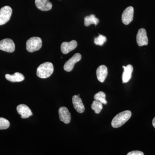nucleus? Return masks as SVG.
<instances>
[{"label":"nucleus","mask_w":155,"mask_h":155,"mask_svg":"<svg viewBox=\"0 0 155 155\" xmlns=\"http://www.w3.org/2000/svg\"><path fill=\"white\" fill-rule=\"evenodd\" d=\"M124 72L122 75V82L127 83L129 81L131 78L132 72L133 71V67L132 65H128L126 67L123 66Z\"/></svg>","instance_id":"15"},{"label":"nucleus","mask_w":155,"mask_h":155,"mask_svg":"<svg viewBox=\"0 0 155 155\" xmlns=\"http://www.w3.org/2000/svg\"><path fill=\"white\" fill-rule=\"evenodd\" d=\"M152 124L153 126V127H154V128H155V117H154V119H153L152 121Z\"/></svg>","instance_id":"23"},{"label":"nucleus","mask_w":155,"mask_h":155,"mask_svg":"<svg viewBox=\"0 0 155 155\" xmlns=\"http://www.w3.org/2000/svg\"><path fill=\"white\" fill-rule=\"evenodd\" d=\"M26 50L29 52L38 51L42 47L41 39L38 37L31 38L26 42Z\"/></svg>","instance_id":"3"},{"label":"nucleus","mask_w":155,"mask_h":155,"mask_svg":"<svg viewBox=\"0 0 155 155\" xmlns=\"http://www.w3.org/2000/svg\"><path fill=\"white\" fill-rule=\"evenodd\" d=\"M59 118L60 120L65 124H69L71 121V114L66 107H63L59 110Z\"/></svg>","instance_id":"9"},{"label":"nucleus","mask_w":155,"mask_h":155,"mask_svg":"<svg viewBox=\"0 0 155 155\" xmlns=\"http://www.w3.org/2000/svg\"><path fill=\"white\" fill-rule=\"evenodd\" d=\"M107 38L102 35H99L98 37L94 38L95 44L97 45L102 46L107 41Z\"/></svg>","instance_id":"20"},{"label":"nucleus","mask_w":155,"mask_h":155,"mask_svg":"<svg viewBox=\"0 0 155 155\" xmlns=\"http://www.w3.org/2000/svg\"><path fill=\"white\" fill-rule=\"evenodd\" d=\"M81 55L79 53L75 54L72 58L67 61L64 65V69L67 72H70L72 71L75 64L81 60Z\"/></svg>","instance_id":"6"},{"label":"nucleus","mask_w":155,"mask_h":155,"mask_svg":"<svg viewBox=\"0 0 155 155\" xmlns=\"http://www.w3.org/2000/svg\"><path fill=\"white\" fill-rule=\"evenodd\" d=\"M134 9L131 6L127 7L123 11L122 16V22L125 25L130 24L133 20Z\"/></svg>","instance_id":"7"},{"label":"nucleus","mask_w":155,"mask_h":155,"mask_svg":"<svg viewBox=\"0 0 155 155\" xmlns=\"http://www.w3.org/2000/svg\"><path fill=\"white\" fill-rule=\"evenodd\" d=\"M97 78L100 82H104L107 76L108 69L105 65H101L97 69Z\"/></svg>","instance_id":"14"},{"label":"nucleus","mask_w":155,"mask_h":155,"mask_svg":"<svg viewBox=\"0 0 155 155\" xmlns=\"http://www.w3.org/2000/svg\"><path fill=\"white\" fill-rule=\"evenodd\" d=\"M77 42L72 40L70 42H64L61 44V52L64 54H67L75 49L77 46Z\"/></svg>","instance_id":"10"},{"label":"nucleus","mask_w":155,"mask_h":155,"mask_svg":"<svg viewBox=\"0 0 155 155\" xmlns=\"http://www.w3.org/2000/svg\"><path fill=\"white\" fill-rule=\"evenodd\" d=\"M131 114V112L129 110L123 111L117 114L111 122L112 127L114 128L121 127L130 119Z\"/></svg>","instance_id":"1"},{"label":"nucleus","mask_w":155,"mask_h":155,"mask_svg":"<svg viewBox=\"0 0 155 155\" xmlns=\"http://www.w3.org/2000/svg\"><path fill=\"white\" fill-rule=\"evenodd\" d=\"M5 78L7 80L12 82H20L25 79L24 75L19 72H15L13 75L6 74Z\"/></svg>","instance_id":"16"},{"label":"nucleus","mask_w":155,"mask_h":155,"mask_svg":"<svg viewBox=\"0 0 155 155\" xmlns=\"http://www.w3.org/2000/svg\"><path fill=\"white\" fill-rule=\"evenodd\" d=\"M99 22V20L96 18L94 14H91L90 16L85 17L84 19V24L85 26H89L91 24L97 25Z\"/></svg>","instance_id":"17"},{"label":"nucleus","mask_w":155,"mask_h":155,"mask_svg":"<svg viewBox=\"0 0 155 155\" xmlns=\"http://www.w3.org/2000/svg\"><path fill=\"white\" fill-rule=\"evenodd\" d=\"M11 7L6 6L0 9V25H3L8 22L12 15Z\"/></svg>","instance_id":"4"},{"label":"nucleus","mask_w":155,"mask_h":155,"mask_svg":"<svg viewBox=\"0 0 155 155\" xmlns=\"http://www.w3.org/2000/svg\"><path fill=\"white\" fill-rule=\"evenodd\" d=\"M91 107V109L95 111L96 114H99L103 109V104L95 100L93 102Z\"/></svg>","instance_id":"19"},{"label":"nucleus","mask_w":155,"mask_h":155,"mask_svg":"<svg viewBox=\"0 0 155 155\" xmlns=\"http://www.w3.org/2000/svg\"><path fill=\"white\" fill-rule=\"evenodd\" d=\"M17 110L22 119L28 118L32 115V112L30 108L25 104L19 105L17 107Z\"/></svg>","instance_id":"11"},{"label":"nucleus","mask_w":155,"mask_h":155,"mask_svg":"<svg viewBox=\"0 0 155 155\" xmlns=\"http://www.w3.org/2000/svg\"><path fill=\"white\" fill-rule=\"evenodd\" d=\"M94 99L100 101L104 105L107 104V102L106 100V94L103 91H100L95 95Z\"/></svg>","instance_id":"18"},{"label":"nucleus","mask_w":155,"mask_h":155,"mask_svg":"<svg viewBox=\"0 0 155 155\" xmlns=\"http://www.w3.org/2000/svg\"><path fill=\"white\" fill-rule=\"evenodd\" d=\"M37 8L42 11H48L51 9L52 4L49 0H35Z\"/></svg>","instance_id":"12"},{"label":"nucleus","mask_w":155,"mask_h":155,"mask_svg":"<svg viewBox=\"0 0 155 155\" xmlns=\"http://www.w3.org/2000/svg\"><path fill=\"white\" fill-rule=\"evenodd\" d=\"M72 101L73 107L77 112L81 114L84 112L85 108L82 103V100L79 96L74 95L72 97Z\"/></svg>","instance_id":"13"},{"label":"nucleus","mask_w":155,"mask_h":155,"mask_svg":"<svg viewBox=\"0 0 155 155\" xmlns=\"http://www.w3.org/2000/svg\"><path fill=\"white\" fill-rule=\"evenodd\" d=\"M15 49V44L11 39H4L0 41V50L2 51L12 53L14 51Z\"/></svg>","instance_id":"5"},{"label":"nucleus","mask_w":155,"mask_h":155,"mask_svg":"<svg viewBox=\"0 0 155 155\" xmlns=\"http://www.w3.org/2000/svg\"><path fill=\"white\" fill-rule=\"evenodd\" d=\"M54 66L51 63L46 62L40 65L37 69V75L41 78L49 77L54 72Z\"/></svg>","instance_id":"2"},{"label":"nucleus","mask_w":155,"mask_h":155,"mask_svg":"<svg viewBox=\"0 0 155 155\" xmlns=\"http://www.w3.org/2000/svg\"><path fill=\"white\" fill-rule=\"evenodd\" d=\"M144 153L140 151L135 150L130 152L127 153V155H143Z\"/></svg>","instance_id":"22"},{"label":"nucleus","mask_w":155,"mask_h":155,"mask_svg":"<svg viewBox=\"0 0 155 155\" xmlns=\"http://www.w3.org/2000/svg\"><path fill=\"white\" fill-rule=\"evenodd\" d=\"M137 42L139 46L147 45L148 44V38L147 36L146 30L143 28L138 30L136 37Z\"/></svg>","instance_id":"8"},{"label":"nucleus","mask_w":155,"mask_h":155,"mask_svg":"<svg viewBox=\"0 0 155 155\" xmlns=\"http://www.w3.org/2000/svg\"><path fill=\"white\" fill-rule=\"evenodd\" d=\"M10 125V123L8 120L4 118H0V130L8 129Z\"/></svg>","instance_id":"21"}]
</instances>
